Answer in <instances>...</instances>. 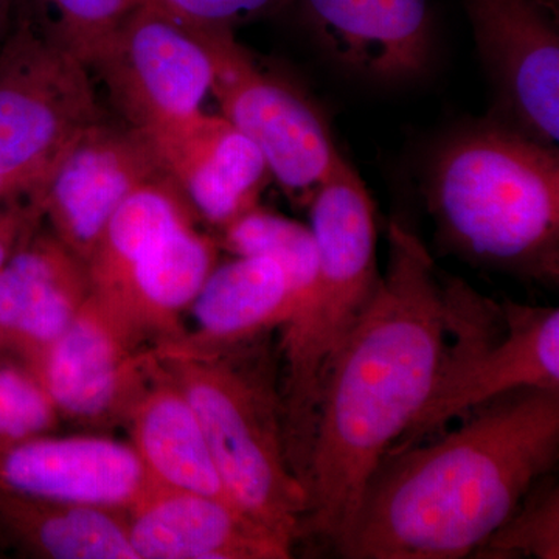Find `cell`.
<instances>
[{
    "label": "cell",
    "instance_id": "6da1fadb",
    "mask_svg": "<svg viewBox=\"0 0 559 559\" xmlns=\"http://www.w3.org/2000/svg\"><path fill=\"white\" fill-rule=\"evenodd\" d=\"M451 337L450 282L417 235L392 221L388 266L320 401L305 528L334 547L344 538L374 471L436 392Z\"/></svg>",
    "mask_w": 559,
    "mask_h": 559
},
{
    "label": "cell",
    "instance_id": "7a4b0ae2",
    "mask_svg": "<svg viewBox=\"0 0 559 559\" xmlns=\"http://www.w3.org/2000/svg\"><path fill=\"white\" fill-rule=\"evenodd\" d=\"M559 389H522L457 430L382 460L336 546L348 559L471 557L550 473Z\"/></svg>",
    "mask_w": 559,
    "mask_h": 559
},
{
    "label": "cell",
    "instance_id": "3957f363",
    "mask_svg": "<svg viewBox=\"0 0 559 559\" xmlns=\"http://www.w3.org/2000/svg\"><path fill=\"white\" fill-rule=\"evenodd\" d=\"M440 241L473 263L536 282L559 277V154L516 128L479 123L430 162Z\"/></svg>",
    "mask_w": 559,
    "mask_h": 559
},
{
    "label": "cell",
    "instance_id": "277c9868",
    "mask_svg": "<svg viewBox=\"0 0 559 559\" xmlns=\"http://www.w3.org/2000/svg\"><path fill=\"white\" fill-rule=\"evenodd\" d=\"M200 418L231 502L294 544L307 525L310 492L290 469L270 333L229 347L186 340L154 349Z\"/></svg>",
    "mask_w": 559,
    "mask_h": 559
},
{
    "label": "cell",
    "instance_id": "5b68a950",
    "mask_svg": "<svg viewBox=\"0 0 559 559\" xmlns=\"http://www.w3.org/2000/svg\"><path fill=\"white\" fill-rule=\"evenodd\" d=\"M308 205L318 248V274L310 296L280 329L286 454L305 488L323 390L381 275L374 204L366 183L344 157Z\"/></svg>",
    "mask_w": 559,
    "mask_h": 559
},
{
    "label": "cell",
    "instance_id": "8992f818",
    "mask_svg": "<svg viewBox=\"0 0 559 559\" xmlns=\"http://www.w3.org/2000/svg\"><path fill=\"white\" fill-rule=\"evenodd\" d=\"M448 282L452 337L443 373L425 409L389 454L516 390L559 389L558 308L496 304L460 278Z\"/></svg>",
    "mask_w": 559,
    "mask_h": 559
},
{
    "label": "cell",
    "instance_id": "52a82bcc",
    "mask_svg": "<svg viewBox=\"0 0 559 559\" xmlns=\"http://www.w3.org/2000/svg\"><path fill=\"white\" fill-rule=\"evenodd\" d=\"M91 69L43 24L24 20L0 50V179L38 190L51 164L102 120Z\"/></svg>",
    "mask_w": 559,
    "mask_h": 559
},
{
    "label": "cell",
    "instance_id": "ba28073f",
    "mask_svg": "<svg viewBox=\"0 0 559 559\" xmlns=\"http://www.w3.org/2000/svg\"><path fill=\"white\" fill-rule=\"evenodd\" d=\"M198 28L212 58L210 92L221 116L260 150L290 200L308 205L342 157L325 120L304 92L259 68L231 28Z\"/></svg>",
    "mask_w": 559,
    "mask_h": 559
},
{
    "label": "cell",
    "instance_id": "9c48e42d",
    "mask_svg": "<svg viewBox=\"0 0 559 559\" xmlns=\"http://www.w3.org/2000/svg\"><path fill=\"white\" fill-rule=\"evenodd\" d=\"M91 70L138 131L201 112L212 90V58L200 28L157 0L124 17Z\"/></svg>",
    "mask_w": 559,
    "mask_h": 559
},
{
    "label": "cell",
    "instance_id": "30bf717a",
    "mask_svg": "<svg viewBox=\"0 0 559 559\" xmlns=\"http://www.w3.org/2000/svg\"><path fill=\"white\" fill-rule=\"evenodd\" d=\"M164 176L138 130L102 119L72 139L33 193L55 237L86 264L116 210L140 187Z\"/></svg>",
    "mask_w": 559,
    "mask_h": 559
},
{
    "label": "cell",
    "instance_id": "8fae6325",
    "mask_svg": "<svg viewBox=\"0 0 559 559\" xmlns=\"http://www.w3.org/2000/svg\"><path fill=\"white\" fill-rule=\"evenodd\" d=\"M156 367L130 329L94 294L60 340L31 367L60 417L103 426L124 421Z\"/></svg>",
    "mask_w": 559,
    "mask_h": 559
},
{
    "label": "cell",
    "instance_id": "7c38bea8",
    "mask_svg": "<svg viewBox=\"0 0 559 559\" xmlns=\"http://www.w3.org/2000/svg\"><path fill=\"white\" fill-rule=\"evenodd\" d=\"M474 39L516 130L559 139V36L539 0H463Z\"/></svg>",
    "mask_w": 559,
    "mask_h": 559
},
{
    "label": "cell",
    "instance_id": "4fadbf2b",
    "mask_svg": "<svg viewBox=\"0 0 559 559\" xmlns=\"http://www.w3.org/2000/svg\"><path fill=\"white\" fill-rule=\"evenodd\" d=\"M139 132L193 212L218 229L257 207L272 179L260 150L223 116L201 110Z\"/></svg>",
    "mask_w": 559,
    "mask_h": 559
},
{
    "label": "cell",
    "instance_id": "5bb4252c",
    "mask_svg": "<svg viewBox=\"0 0 559 559\" xmlns=\"http://www.w3.org/2000/svg\"><path fill=\"white\" fill-rule=\"evenodd\" d=\"M0 488L33 498L130 511L153 487L131 443L47 433L0 448Z\"/></svg>",
    "mask_w": 559,
    "mask_h": 559
},
{
    "label": "cell",
    "instance_id": "9a60e30c",
    "mask_svg": "<svg viewBox=\"0 0 559 559\" xmlns=\"http://www.w3.org/2000/svg\"><path fill=\"white\" fill-rule=\"evenodd\" d=\"M128 514L138 559H286L293 544L226 500L151 488Z\"/></svg>",
    "mask_w": 559,
    "mask_h": 559
},
{
    "label": "cell",
    "instance_id": "2e32d148",
    "mask_svg": "<svg viewBox=\"0 0 559 559\" xmlns=\"http://www.w3.org/2000/svg\"><path fill=\"white\" fill-rule=\"evenodd\" d=\"M311 32L342 68L380 81L417 79L432 53L429 0H301Z\"/></svg>",
    "mask_w": 559,
    "mask_h": 559
},
{
    "label": "cell",
    "instance_id": "e0dca14e",
    "mask_svg": "<svg viewBox=\"0 0 559 559\" xmlns=\"http://www.w3.org/2000/svg\"><path fill=\"white\" fill-rule=\"evenodd\" d=\"M91 294L86 264L53 234H33L0 270V342L31 369Z\"/></svg>",
    "mask_w": 559,
    "mask_h": 559
},
{
    "label": "cell",
    "instance_id": "ac0fdd59",
    "mask_svg": "<svg viewBox=\"0 0 559 559\" xmlns=\"http://www.w3.org/2000/svg\"><path fill=\"white\" fill-rule=\"evenodd\" d=\"M124 423L151 487L198 492L235 506L197 412L179 385L162 371L157 356L153 377L132 403Z\"/></svg>",
    "mask_w": 559,
    "mask_h": 559
},
{
    "label": "cell",
    "instance_id": "d6986e66",
    "mask_svg": "<svg viewBox=\"0 0 559 559\" xmlns=\"http://www.w3.org/2000/svg\"><path fill=\"white\" fill-rule=\"evenodd\" d=\"M216 264V241L194 229L193 221L180 224L143 253L112 314L139 341L145 336L160 337V344L183 340L180 314L190 310Z\"/></svg>",
    "mask_w": 559,
    "mask_h": 559
},
{
    "label": "cell",
    "instance_id": "ffe728a7",
    "mask_svg": "<svg viewBox=\"0 0 559 559\" xmlns=\"http://www.w3.org/2000/svg\"><path fill=\"white\" fill-rule=\"evenodd\" d=\"M297 301L288 275L267 257L237 255L216 264L191 305L197 333L183 340L202 348L229 347L280 330Z\"/></svg>",
    "mask_w": 559,
    "mask_h": 559
},
{
    "label": "cell",
    "instance_id": "44dd1931",
    "mask_svg": "<svg viewBox=\"0 0 559 559\" xmlns=\"http://www.w3.org/2000/svg\"><path fill=\"white\" fill-rule=\"evenodd\" d=\"M0 528L50 559H138L127 511L33 498L0 488Z\"/></svg>",
    "mask_w": 559,
    "mask_h": 559
},
{
    "label": "cell",
    "instance_id": "7402d4cb",
    "mask_svg": "<svg viewBox=\"0 0 559 559\" xmlns=\"http://www.w3.org/2000/svg\"><path fill=\"white\" fill-rule=\"evenodd\" d=\"M190 207L170 176L145 183L110 216L86 263L91 293L106 310L119 307L135 264L157 240L193 221Z\"/></svg>",
    "mask_w": 559,
    "mask_h": 559
},
{
    "label": "cell",
    "instance_id": "603a6c76",
    "mask_svg": "<svg viewBox=\"0 0 559 559\" xmlns=\"http://www.w3.org/2000/svg\"><path fill=\"white\" fill-rule=\"evenodd\" d=\"M221 231V245L235 255L267 257L278 263L288 275L299 310L318 274V248L310 227L257 205Z\"/></svg>",
    "mask_w": 559,
    "mask_h": 559
},
{
    "label": "cell",
    "instance_id": "cb8c5ba5",
    "mask_svg": "<svg viewBox=\"0 0 559 559\" xmlns=\"http://www.w3.org/2000/svg\"><path fill=\"white\" fill-rule=\"evenodd\" d=\"M471 557L558 559L559 489L557 480L544 476L536 481L516 510L474 550Z\"/></svg>",
    "mask_w": 559,
    "mask_h": 559
},
{
    "label": "cell",
    "instance_id": "d4e9b609",
    "mask_svg": "<svg viewBox=\"0 0 559 559\" xmlns=\"http://www.w3.org/2000/svg\"><path fill=\"white\" fill-rule=\"evenodd\" d=\"M44 27L90 66L124 17L146 0H33Z\"/></svg>",
    "mask_w": 559,
    "mask_h": 559
},
{
    "label": "cell",
    "instance_id": "484cf974",
    "mask_svg": "<svg viewBox=\"0 0 559 559\" xmlns=\"http://www.w3.org/2000/svg\"><path fill=\"white\" fill-rule=\"evenodd\" d=\"M60 418L31 370L0 366V448L47 436Z\"/></svg>",
    "mask_w": 559,
    "mask_h": 559
},
{
    "label": "cell",
    "instance_id": "4316f807",
    "mask_svg": "<svg viewBox=\"0 0 559 559\" xmlns=\"http://www.w3.org/2000/svg\"><path fill=\"white\" fill-rule=\"evenodd\" d=\"M183 21L207 27L231 28L240 22L263 16L288 0H157Z\"/></svg>",
    "mask_w": 559,
    "mask_h": 559
},
{
    "label": "cell",
    "instance_id": "83f0119b",
    "mask_svg": "<svg viewBox=\"0 0 559 559\" xmlns=\"http://www.w3.org/2000/svg\"><path fill=\"white\" fill-rule=\"evenodd\" d=\"M13 197H17V194L13 193L5 180L0 179V201L11 200Z\"/></svg>",
    "mask_w": 559,
    "mask_h": 559
},
{
    "label": "cell",
    "instance_id": "f1b7e54d",
    "mask_svg": "<svg viewBox=\"0 0 559 559\" xmlns=\"http://www.w3.org/2000/svg\"><path fill=\"white\" fill-rule=\"evenodd\" d=\"M540 3H543L544 7H547L550 11H554L555 14H557L558 9V0H539Z\"/></svg>",
    "mask_w": 559,
    "mask_h": 559
},
{
    "label": "cell",
    "instance_id": "f546056e",
    "mask_svg": "<svg viewBox=\"0 0 559 559\" xmlns=\"http://www.w3.org/2000/svg\"><path fill=\"white\" fill-rule=\"evenodd\" d=\"M3 0H0V14H2Z\"/></svg>",
    "mask_w": 559,
    "mask_h": 559
}]
</instances>
